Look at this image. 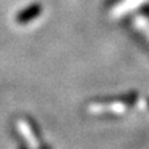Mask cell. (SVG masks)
Masks as SVG:
<instances>
[{
  "label": "cell",
  "instance_id": "obj_3",
  "mask_svg": "<svg viewBox=\"0 0 149 149\" xmlns=\"http://www.w3.org/2000/svg\"><path fill=\"white\" fill-rule=\"evenodd\" d=\"M25 122L27 124V127H29L30 129V132L32 134V137L35 138V141L40 144V146H42L44 143V137H42V132H41V128H40V125L37 124L36 120L32 118V117H26L25 119Z\"/></svg>",
  "mask_w": 149,
  "mask_h": 149
},
{
  "label": "cell",
  "instance_id": "obj_2",
  "mask_svg": "<svg viewBox=\"0 0 149 149\" xmlns=\"http://www.w3.org/2000/svg\"><path fill=\"white\" fill-rule=\"evenodd\" d=\"M138 98L137 92H129L125 95H119V96H109V97H100L95 102L98 103H109V102H122L125 104H134Z\"/></svg>",
  "mask_w": 149,
  "mask_h": 149
},
{
  "label": "cell",
  "instance_id": "obj_1",
  "mask_svg": "<svg viewBox=\"0 0 149 149\" xmlns=\"http://www.w3.org/2000/svg\"><path fill=\"white\" fill-rule=\"evenodd\" d=\"M42 13V6L40 4H31V5L26 6L24 10H21L20 13H17L16 15V22L21 25L29 24L34 19H36L39 15H41Z\"/></svg>",
  "mask_w": 149,
  "mask_h": 149
}]
</instances>
